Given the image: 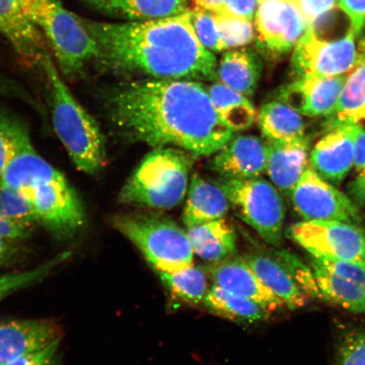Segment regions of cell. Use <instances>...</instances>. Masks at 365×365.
Returning a JSON list of instances; mask_svg holds the SVG:
<instances>
[{
  "instance_id": "obj_1",
  "label": "cell",
  "mask_w": 365,
  "mask_h": 365,
  "mask_svg": "<svg viewBox=\"0 0 365 365\" xmlns=\"http://www.w3.org/2000/svg\"><path fill=\"white\" fill-rule=\"evenodd\" d=\"M103 107L118 134L155 148L211 156L235 134L218 117L208 86L196 81L129 82L107 91Z\"/></svg>"
},
{
  "instance_id": "obj_30",
  "label": "cell",
  "mask_w": 365,
  "mask_h": 365,
  "mask_svg": "<svg viewBox=\"0 0 365 365\" xmlns=\"http://www.w3.org/2000/svg\"><path fill=\"white\" fill-rule=\"evenodd\" d=\"M164 286L182 302L198 304L203 302L208 292L207 276L193 266L173 272H158Z\"/></svg>"
},
{
  "instance_id": "obj_41",
  "label": "cell",
  "mask_w": 365,
  "mask_h": 365,
  "mask_svg": "<svg viewBox=\"0 0 365 365\" xmlns=\"http://www.w3.org/2000/svg\"><path fill=\"white\" fill-rule=\"evenodd\" d=\"M339 6L351 22V30L357 36L365 25V0H339Z\"/></svg>"
},
{
  "instance_id": "obj_46",
  "label": "cell",
  "mask_w": 365,
  "mask_h": 365,
  "mask_svg": "<svg viewBox=\"0 0 365 365\" xmlns=\"http://www.w3.org/2000/svg\"><path fill=\"white\" fill-rule=\"evenodd\" d=\"M195 8L202 9V10L212 12L214 14H220L225 6V0H191Z\"/></svg>"
},
{
  "instance_id": "obj_19",
  "label": "cell",
  "mask_w": 365,
  "mask_h": 365,
  "mask_svg": "<svg viewBox=\"0 0 365 365\" xmlns=\"http://www.w3.org/2000/svg\"><path fill=\"white\" fill-rule=\"evenodd\" d=\"M208 273L214 284L252 300L269 312L284 305L262 284L243 257H228L213 263L208 267Z\"/></svg>"
},
{
  "instance_id": "obj_5",
  "label": "cell",
  "mask_w": 365,
  "mask_h": 365,
  "mask_svg": "<svg viewBox=\"0 0 365 365\" xmlns=\"http://www.w3.org/2000/svg\"><path fill=\"white\" fill-rule=\"evenodd\" d=\"M51 94L54 130L79 170L95 175L106 163L104 137L97 121L63 81L53 59L43 70Z\"/></svg>"
},
{
  "instance_id": "obj_3",
  "label": "cell",
  "mask_w": 365,
  "mask_h": 365,
  "mask_svg": "<svg viewBox=\"0 0 365 365\" xmlns=\"http://www.w3.org/2000/svg\"><path fill=\"white\" fill-rule=\"evenodd\" d=\"M1 184L29 200L38 222L57 240L73 238L85 225L79 195L65 175L36 152L30 139L9 162Z\"/></svg>"
},
{
  "instance_id": "obj_32",
  "label": "cell",
  "mask_w": 365,
  "mask_h": 365,
  "mask_svg": "<svg viewBox=\"0 0 365 365\" xmlns=\"http://www.w3.org/2000/svg\"><path fill=\"white\" fill-rule=\"evenodd\" d=\"M29 138L26 128L20 121L0 111V182L14 154Z\"/></svg>"
},
{
  "instance_id": "obj_27",
  "label": "cell",
  "mask_w": 365,
  "mask_h": 365,
  "mask_svg": "<svg viewBox=\"0 0 365 365\" xmlns=\"http://www.w3.org/2000/svg\"><path fill=\"white\" fill-rule=\"evenodd\" d=\"M208 91L218 117L228 129L236 133L253 125L257 113L249 98L219 82L208 86Z\"/></svg>"
},
{
  "instance_id": "obj_9",
  "label": "cell",
  "mask_w": 365,
  "mask_h": 365,
  "mask_svg": "<svg viewBox=\"0 0 365 365\" xmlns=\"http://www.w3.org/2000/svg\"><path fill=\"white\" fill-rule=\"evenodd\" d=\"M287 235L309 255L365 266V230L334 220L302 221L287 228Z\"/></svg>"
},
{
  "instance_id": "obj_28",
  "label": "cell",
  "mask_w": 365,
  "mask_h": 365,
  "mask_svg": "<svg viewBox=\"0 0 365 365\" xmlns=\"http://www.w3.org/2000/svg\"><path fill=\"white\" fill-rule=\"evenodd\" d=\"M257 120L267 141H287L304 137L302 115L279 100L264 103L259 109Z\"/></svg>"
},
{
  "instance_id": "obj_14",
  "label": "cell",
  "mask_w": 365,
  "mask_h": 365,
  "mask_svg": "<svg viewBox=\"0 0 365 365\" xmlns=\"http://www.w3.org/2000/svg\"><path fill=\"white\" fill-rule=\"evenodd\" d=\"M348 76L296 77L280 89L278 100L302 116L328 117L334 111Z\"/></svg>"
},
{
  "instance_id": "obj_7",
  "label": "cell",
  "mask_w": 365,
  "mask_h": 365,
  "mask_svg": "<svg viewBox=\"0 0 365 365\" xmlns=\"http://www.w3.org/2000/svg\"><path fill=\"white\" fill-rule=\"evenodd\" d=\"M110 225L132 242L157 272H173L193 266L188 234L170 218L158 214H118Z\"/></svg>"
},
{
  "instance_id": "obj_11",
  "label": "cell",
  "mask_w": 365,
  "mask_h": 365,
  "mask_svg": "<svg viewBox=\"0 0 365 365\" xmlns=\"http://www.w3.org/2000/svg\"><path fill=\"white\" fill-rule=\"evenodd\" d=\"M305 221L334 220L361 225L359 205L309 166L289 195Z\"/></svg>"
},
{
  "instance_id": "obj_22",
  "label": "cell",
  "mask_w": 365,
  "mask_h": 365,
  "mask_svg": "<svg viewBox=\"0 0 365 365\" xmlns=\"http://www.w3.org/2000/svg\"><path fill=\"white\" fill-rule=\"evenodd\" d=\"M243 258L262 284L287 307L296 309L307 304L308 297L274 255L262 252L249 253Z\"/></svg>"
},
{
  "instance_id": "obj_37",
  "label": "cell",
  "mask_w": 365,
  "mask_h": 365,
  "mask_svg": "<svg viewBox=\"0 0 365 365\" xmlns=\"http://www.w3.org/2000/svg\"><path fill=\"white\" fill-rule=\"evenodd\" d=\"M337 365H365V331L346 336L341 345Z\"/></svg>"
},
{
  "instance_id": "obj_39",
  "label": "cell",
  "mask_w": 365,
  "mask_h": 365,
  "mask_svg": "<svg viewBox=\"0 0 365 365\" xmlns=\"http://www.w3.org/2000/svg\"><path fill=\"white\" fill-rule=\"evenodd\" d=\"M34 225L0 215V238L11 242L30 238Z\"/></svg>"
},
{
  "instance_id": "obj_16",
  "label": "cell",
  "mask_w": 365,
  "mask_h": 365,
  "mask_svg": "<svg viewBox=\"0 0 365 365\" xmlns=\"http://www.w3.org/2000/svg\"><path fill=\"white\" fill-rule=\"evenodd\" d=\"M0 34L29 67L42 71L53 59L38 27L26 16L19 0H0Z\"/></svg>"
},
{
  "instance_id": "obj_33",
  "label": "cell",
  "mask_w": 365,
  "mask_h": 365,
  "mask_svg": "<svg viewBox=\"0 0 365 365\" xmlns=\"http://www.w3.org/2000/svg\"><path fill=\"white\" fill-rule=\"evenodd\" d=\"M214 17L225 50L243 48L252 42L255 38L252 21L226 14H214Z\"/></svg>"
},
{
  "instance_id": "obj_45",
  "label": "cell",
  "mask_w": 365,
  "mask_h": 365,
  "mask_svg": "<svg viewBox=\"0 0 365 365\" xmlns=\"http://www.w3.org/2000/svg\"><path fill=\"white\" fill-rule=\"evenodd\" d=\"M15 243L0 238V267L13 262L17 257L19 249L14 245Z\"/></svg>"
},
{
  "instance_id": "obj_2",
  "label": "cell",
  "mask_w": 365,
  "mask_h": 365,
  "mask_svg": "<svg viewBox=\"0 0 365 365\" xmlns=\"http://www.w3.org/2000/svg\"><path fill=\"white\" fill-rule=\"evenodd\" d=\"M82 22L98 46V61L110 70L154 79L217 81V61L200 43L190 10L159 19Z\"/></svg>"
},
{
  "instance_id": "obj_29",
  "label": "cell",
  "mask_w": 365,
  "mask_h": 365,
  "mask_svg": "<svg viewBox=\"0 0 365 365\" xmlns=\"http://www.w3.org/2000/svg\"><path fill=\"white\" fill-rule=\"evenodd\" d=\"M203 304L210 312L230 321L252 324L269 317V310L252 300L227 292L217 285L205 295Z\"/></svg>"
},
{
  "instance_id": "obj_31",
  "label": "cell",
  "mask_w": 365,
  "mask_h": 365,
  "mask_svg": "<svg viewBox=\"0 0 365 365\" xmlns=\"http://www.w3.org/2000/svg\"><path fill=\"white\" fill-rule=\"evenodd\" d=\"M71 255L70 250L63 251L31 270L0 276V301L17 291L38 284L47 277L54 269L66 262Z\"/></svg>"
},
{
  "instance_id": "obj_20",
  "label": "cell",
  "mask_w": 365,
  "mask_h": 365,
  "mask_svg": "<svg viewBox=\"0 0 365 365\" xmlns=\"http://www.w3.org/2000/svg\"><path fill=\"white\" fill-rule=\"evenodd\" d=\"M266 173L282 195L292 192L309 166V140L303 138L287 141H267Z\"/></svg>"
},
{
  "instance_id": "obj_12",
  "label": "cell",
  "mask_w": 365,
  "mask_h": 365,
  "mask_svg": "<svg viewBox=\"0 0 365 365\" xmlns=\"http://www.w3.org/2000/svg\"><path fill=\"white\" fill-rule=\"evenodd\" d=\"M322 299L354 314H365V266L309 255Z\"/></svg>"
},
{
  "instance_id": "obj_6",
  "label": "cell",
  "mask_w": 365,
  "mask_h": 365,
  "mask_svg": "<svg viewBox=\"0 0 365 365\" xmlns=\"http://www.w3.org/2000/svg\"><path fill=\"white\" fill-rule=\"evenodd\" d=\"M26 16L38 27L63 75H79L98 56V46L81 18L58 0H19Z\"/></svg>"
},
{
  "instance_id": "obj_10",
  "label": "cell",
  "mask_w": 365,
  "mask_h": 365,
  "mask_svg": "<svg viewBox=\"0 0 365 365\" xmlns=\"http://www.w3.org/2000/svg\"><path fill=\"white\" fill-rule=\"evenodd\" d=\"M352 30L340 39H323L309 25L292 57V71L296 77L348 76L359 56Z\"/></svg>"
},
{
  "instance_id": "obj_42",
  "label": "cell",
  "mask_w": 365,
  "mask_h": 365,
  "mask_svg": "<svg viewBox=\"0 0 365 365\" xmlns=\"http://www.w3.org/2000/svg\"><path fill=\"white\" fill-rule=\"evenodd\" d=\"M259 1L261 0H225L220 14L252 21Z\"/></svg>"
},
{
  "instance_id": "obj_4",
  "label": "cell",
  "mask_w": 365,
  "mask_h": 365,
  "mask_svg": "<svg viewBox=\"0 0 365 365\" xmlns=\"http://www.w3.org/2000/svg\"><path fill=\"white\" fill-rule=\"evenodd\" d=\"M194 155L180 148H156L123 185L118 200L133 207L170 210L188 192Z\"/></svg>"
},
{
  "instance_id": "obj_23",
  "label": "cell",
  "mask_w": 365,
  "mask_h": 365,
  "mask_svg": "<svg viewBox=\"0 0 365 365\" xmlns=\"http://www.w3.org/2000/svg\"><path fill=\"white\" fill-rule=\"evenodd\" d=\"M108 16L129 21L159 19L189 11V0H86Z\"/></svg>"
},
{
  "instance_id": "obj_15",
  "label": "cell",
  "mask_w": 365,
  "mask_h": 365,
  "mask_svg": "<svg viewBox=\"0 0 365 365\" xmlns=\"http://www.w3.org/2000/svg\"><path fill=\"white\" fill-rule=\"evenodd\" d=\"M361 124L331 128L309 153V166L323 180L340 184L354 167L356 137Z\"/></svg>"
},
{
  "instance_id": "obj_25",
  "label": "cell",
  "mask_w": 365,
  "mask_h": 365,
  "mask_svg": "<svg viewBox=\"0 0 365 365\" xmlns=\"http://www.w3.org/2000/svg\"><path fill=\"white\" fill-rule=\"evenodd\" d=\"M194 253L210 262L232 257L236 251L234 228L225 217L187 228Z\"/></svg>"
},
{
  "instance_id": "obj_18",
  "label": "cell",
  "mask_w": 365,
  "mask_h": 365,
  "mask_svg": "<svg viewBox=\"0 0 365 365\" xmlns=\"http://www.w3.org/2000/svg\"><path fill=\"white\" fill-rule=\"evenodd\" d=\"M267 159V143L257 136L242 135L232 137L214 154L211 168L222 179H253L266 172Z\"/></svg>"
},
{
  "instance_id": "obj_34",
  "label": "cell",
  "mask_w": 365,
  "mask_h": 365,
  "mask_svg": "<svg viewBox=\"0 0 365 365\" xmlns=\"http://www.w3.org/2000/svg\"><path fill=\"white\" fill-rule=\"evenodd\" d=\"M273 255L282 264L296 284L308 298L322 299L312 267H308L297 255L289 250H277Z\"/></svg>"
},
{
  "instance_id": "obj_13",
  "label": "cell",
  "mask_w": 365,
  "mask_h": 365,
  "mask_svg": "<svg viewBox=\"0 0 365 365\" xmlns=\"http://www.w3.org/2000/svg\"><path fill=\"white\" fill-rule=\"evenodd\" d=\"M309 23L289 0H261L255 16L259 43L272 53H285L298 43Z\"/></svg>"
},
{
  "instance_id": "obj_21",
  "label": "cell",
  "mask_w": 365,
  "mask_h": 365,
  "mask_svg": "<svg viewBox=\"0 0 365 365\" xmlns=\"http://www.w3.org/2000/svg\"><path fill=\"white\" fill-rule=\"evenodd\" d=\"M230 207L217 182L205 180L195 173L190 179L182 222L188 228L217 220L227 215Z\"/></svg>"
},
{
  "instance_id": "obj_47",
  "label": "cell",
  "mask_w": 365,
  "mask_h": 365,
  "mask_svg": "<svg viewBox=\"0 0 365 365\" xmlns=\"http://www.w3.org/2000/svg\"><path fill=\"white\" fill-rule=\"evenodd\" d=\"M359 52L365 56V40L359 46Z\"/></svg>"
},
{
  "instance_id": "obj_40",
  "label": "cell",
  "mask_w": 365,
  "mask_h": 365,
  "mask_svg": "<svg viewBox=\"0 0 365 365\" xmlns=\"http://www.w3.org/2000/svg\"><path fill=\"white\" fill-rule=\"evenodd\" d=\"M299 9L309 25L331 10L339 0H289Z\"/></svg>"
},
{
  "instance_id": "obj_43",
  "label": "cell",
  "mask_w": 365,
  "mask_h": 365,
  "mask_svg": "<svg viewBox=\"0 0 365 365\" xmlns=\"http://www.w3.org/2000/svg\"><path fill=\"white\" fill-rule=\"evenodd\" d=\"M354 167L358 175L365 172V126L364 125L356 137Z\"/></svg>"
},
{
  "instance_id": "obj_44",
  "label": "cell",
  "mask_w": 365,
  "mask_h": 365,
  "mask_svg": "<svg viewBox=\"0 0 365 365\" xmlns=\"http://www.w3.org/2000/svg\"><path fill=\"white\" fill-rule=\"evenodd\" d=\"M349 196L358 205H365V172L359 173L350 182L348 188Z\"/></svg>"
},
{
  "instance_id": "obj_38",
  "label": "cell",
  "mask_w": 365,
  "mask_h": 365,
  "mask_svg": "<svg viewBox=\"0 0 365 365\" xmlns=\"http://www.w3.org/2000/svg\"><path fill=\"white\" fill-rule=\"evenodd\" d=\"M62 337L50 342L39 349L26 354L9 365H63L59 346Z\"/></svg>"
},
{
  "instance_id": "obj_36",
  "label": "cell",
  "mask_w": 365,
  "mask_h": 365,
  "mask_svg": "<svg viewBox=\"0 0 365 365\" xmlns=\"http://www.w3.org/2000/svg\"><path fill=\"white\" fill-rule=\"evenodd\" d=\"M0 215L35 225L38 218L29 200L0 182Z\"/></svg>"
},
{
  "instance_id": "obj_17",
  "label": "cell",
  "mask_w": 365,
  "mask_h": 365,
  "mask_svg": "<svg viewBox=\"0 0 365 365\" xmlns=\"http://www.w3.org/2000/svg\"><path fill=\"white\" fill-rule=\"evenodd\" d=\"M62 337L61 327L52 319H0V365Z\"/></svg>"
},
{
  "instance_id": "obj_35",
  "label": "cell",
  "mask_w": 365,
  "mask_h": 365,
  "mask_svg": "<svg viewBox=\"0 0 365 365\" xmlns=\"http://www.w3.org/2000/svg\"><path fill=\"white\" fill-rule=\"evenodd\" d=\"M196 36L205 48L212 53L225 51L214 13L195 8L190 11Z\"/></svg>"
},
{
  "instance_id": "obj_24",
  "label": "cell",
  "mask_w": 365,
  "mask_h": 365,
  "mask_svg": "<svg viewBox=\"0 0 365 365\" xmlns=\"http://www.w3.org/2000/svg\"><path fill=\"white\" fill-rule=\"evenodd\" d=\"M262 65L253 50L240 48L227 51L217 63V78L221 83L250 98L257 91Z\"/></svg>"
},
{
  "instance_id": "obj_8",
  "label": "cell",
  "mask_w": 365,
  "mask_h": 365,
  "mask_svg": "<svg viewBox=\"0 0 365 365\" xmlns=\"http://www.w3.org/2000/svg\"><path fill=\"white\" fill-rule=\"evenodd\" d=\"M216 182L237 216L267 244L280 246L286 208L282 195L272 182L262 177L248 180L220 178Z\"/></svg>"
},
{
  "instance_id": "obj_26",
  "label": "cell",
  "mask_w": 365,
  "mask_h": 365,
  "mask_svg": "<svg viewBox=\"0 0 365 365\" xmlns=\"http://www.w3.org/2000/svg\"><path fill=\"white\" fill-rule=\"evenodd\" d=\"M359 53L357 65L346 77L334 111L327 117L329 129L365 120V56Z\"/></svg>"
}]
</instances>
